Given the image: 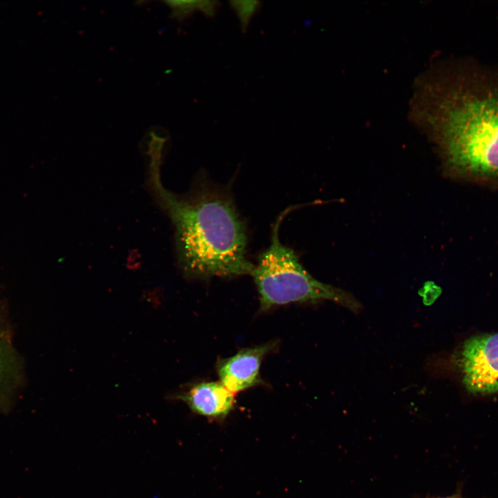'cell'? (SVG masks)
I'll list each match as a JSON object with an SVG mask.
<instances>
[{
    "instance_id": "6da1fadb",
    "label": "cell",
    "mask_w": 498,
    "mask_h": 498,
    "mask_svg": "<svg viewBox=\"0 0 498 498\" xmlns=\"http://www.w3.org/2000/svg\"><path fill=\"white\" fill-rule=\"evenodd\" d=\"M161 194L176 228L180 261L188 275L251 274L254 265L246 256V228L230 199L206 191L189 198Z\"/></svg>"
},
{
    "instance_id": "7a4b0ae2",
    "label": "cell",
    "mask_w": 498,
    "mask_h": 498,
    "mask_svg": "<svg viewBox=\"0 0 498 498\" xmlns=\"http://www.w3.org/2000/svg\"><path fill=\"white\" fill-rule=\"evenodd\" d=\"M439 111L449 167L472 179L498 181V77L468 69L445 92Z\"/></svg>"
},
{
    "instance_id": "3957f363",
    "label": "cell",
    "mask_w": 498,
    "mask_h": 498,
    "mask_svg": "<svg viewBox=\"0 0 498 498\" xmlns=\"http://www.w3.org/2000/svg\"><path fill=\"white\" fill-rule=\"evenodd\" d=\"M286 212L279 216L271 243L259 256L250 274L258 290L261 309L268 311L291 302L329 300L353 312L360 311L361 304L352 294L314 278L304 268L294 251L281 243L279 228Z\"/></svg>"
},
{
    "instance_id": "277c9868",
    "label": "cell",
    "mask_w": 498,
    "mask_h": 498,
    "mask_svg": "<svg viewBox=\"0 0 498 498\" xmlns=\"http://www.w3.org/2000/svg\"><path fill=\"white\" fill-rule=\"evenodd\" d=\"M456 361L463 385L470 394L484 396L498 392V333L466 340Z\"/></svg>"
},
{
    "instance_id": "5b68a950",
    "label": "cell",
    "mask_w": 498,
    "mask_h": 498,
    "mask_svg": "<svg viewBox=\"0 0 498 498\" xmlns=\"http://www.w3.org/2000/svg\"><path fill=\"white\" fill-rule=\"evenodd\" d=\"M12 335L6 304L0 300V414L12 409L25 383L23 360Z\"/></svg>"
},
{
    "instance_id": "8992f818",
    "label": "cell",
    "mask_w": 498,
    "mask_h": 498,
    "mask_svg": "<svg viewBox=\"0 0 498 498\" xmlns=\"http://www.w3.org/2000/svg\"><path fill=\"white\" fill-rule=\"evenodd\" d=\"M272 349L270 343L243 349L221 360L216 367L219 382L233 394L259 385L262 360Z\"/></svg>"
},
{
    "instance_id": "52a82bcc",
    "label": "cell",
    "mask_w": 498,
    "mask_h": 498,
    "mask_svg": "<svg viewBox=\"0 0 498 498\" xmlns=\"http://www.w3.org/2000/svg\"><path fill=\"white\" fill-rule=\"evenodd\" d=\"M174 398L184 402L193 412L216 419L225 418L235 404L234 394L213 381L194 383Z\"/></svg>"
},
{
    "instance_id": "ba28073f",
    "label": "cell",
    "mask_w": 498,
    "mask_h": 498,
    "mask_svg": "<svg viewBox=\"0 0 498 498\" xmlns=\"http://www.w3.org/2000/svg\"><path fill=\"white\" fill-rule=\"evenodd\" d=\"M230 3L239 17L243 32H246L251 18L259 8L260 2L238 0L231 1Z\"/></svg>"
},
{
    "instance_id": "9c48e42d",
    "label": "cell",
    "mask_w": 498,
    "mask_h": 498,
    "mask_svg": "<svg viewBox=\"0 0 498 498\" xmlns=\"http://www.w3.org/2000/svg\"><path fill=\"white\" fill-rule=\"evenodd\" d=\"M200 1H167L165 3L174 10L172 16L183 20L194 10H199Z\"/></svg>"
},
{
    "instance_id": "30bf717a",
    "label": "cell",
    "mask_w": 498,
    "mask_h": 498,
    "mask_svg": "<svg viewBox=\"0 0 498 498\" xmlns=\"http://www.w3.org/2000/svg\"><path fill=\"white\" fill-rule=\"evenodd\" d=\"M218 6V2L215 1H200L199 10L207 17H212L215 15Z\"/></svg>"
},
{
    "instance_id": "8fae6325",
    "label": "cell",
    "mask_w": 498,
    "mask_h": 498,
    "mask_svg": "<svg viewBox=\"0 0 498 498\" xmlns=\"http://www.w3.org/2000/svg\"><path fill=\"white\" fill-rule=\"evenodd\" d=\"M433 498H463V497L461 495V488H458V490H456V492L454 494H453L450 496L441 497H433Z\"/></svg>"
}]
</instances>
